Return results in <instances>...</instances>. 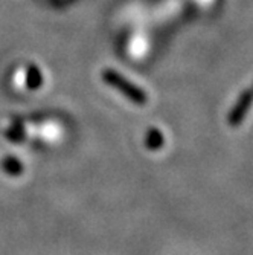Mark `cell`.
I'll return each instance as SVG.
<instances>
[{
  "mask_svg": "<svg viewBox=\"0 0 253 255\" xmlns=\"http://www.w3.org/2000/svg\"><path fill=\"white\" fill-rule=\"evenodd\" d=\"M164 142H165V139H164V134H162V131H160V130L151 128L148 131L145 144H147V147L150 150H159L160 147L164 145Z\"/></svg>",
  "mask_w": 253,
  "mask_h": 255,
  "instance_id": "277c9868",
  "label": "cell"
},
{
  "mask_svg": "<svg viewBox=\"0 0 253 255\" xmlns=\"http://www.w3.org/2000/svg\"><path fill=\"white\" fill-rule=\"evenodd\" d=\"M2 167L6 171V174H9V176H20L21 171H23V164L14 156L5 157L3 162H2Z\"/></svg>",
  "mask_w": 253,
  "mask_h": 255,
  "instance_id": "3957f363",
  "label": "cell"
},
{
  "mask_svg": "<svg viewBox=\"0 0 253 255\" xmlns=\"http://www.w3.org/2000/svg\"><path fill=\"white\" fill-rule=\"evenodd\" d=\"M250 104H252V90L247 89L244 94L240 97L238 103L235 104V107L232 109L231 115L227 117V123L229 126H232V127H238L243 120L246 118V115H247V110L250 109Z\"/></svg>",
  "mask_w": 253,
  "mask_h": 255,
  "instance_id": "7a4b0ae2",
  "label": "cell"
},
{
  "mask_svg": "<svg viewBox=\"0 0 253 255\" xmlns=\"http://www.w3.org/2000/svg\"><path fill=\"white\" fill-rule=\"evenodd\" d=\"M101 78L105 84L111 86L113 89H116L118 92L124 97H127L131 103L137 106H145L148 101V95L145 94V90H142L139 86H136L130 80H127L122 74H119L114 69H104Z\"/></svg>",
  "mask_w": 253,
  "mask_h": 255,
  "instance_id": "6da1fadb",
  "label": "cell"
},
{
  "mask_svg": "<svg viewBox=\"0 0 253 255\" xmlns=\"http://www.w3.org/2000/svg\"><path fill=\"white\" fill-rule=\"evenodd\" d=\"M26 84L29 89L35 90L43 84V75L40 72V69L37 66H31L28 69V74H26Z\"/></svg>",
  "mask_w": 253,
  "mask_h": 255,
  "instance_id": "5b68a950",
  "label": "cell"
}]
</instances>
